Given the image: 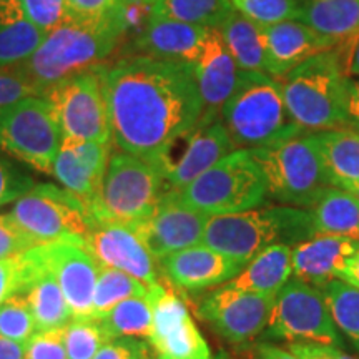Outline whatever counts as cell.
Instances as JSON below:
<instances>
[{
    "label": "cell",
    "mask_w": 359,
    "mask_h": 359,
    "mask_svg": "<svg viewBox=\"0 0 359 359\" xmlns=\"http://www.w3.org/2000/svg\"><path fill=\"white\" fill-rule=\"evenodd\" d=\"M336 359H356V358H353V356H348V354H344L343 351H339L338 348H336Z\"/></svg>",
    "instance_id": "obj_55"
},
{
    "label": "cell",
    "mask_w": 359,
    "mask_h": 359,
    "mask_svg": "<svg viewBox=\"0 0 359 359\" xmlns=\"http://www.w3.org/2000/svg\"><path fill=\"white\" fill-rule=\"evenodd\" d=\"M348 116L349 122H359V80L348 82Z\"/></svg>",
    "instance_id": "obj_50"
},
{
    "label": "cell",
    "mask_w": 359,
    "mask_h": 359,
    "mask_svg": "<svg viewBox=\"0 0 359 359\" xmlns=\"http://www.w3.org/2000/svg\"><path fill=\"white\" fill-rule=\"evenodd\" d=\"M130 27V2L123 11L98 20L65 17L45 34L37 50L19 67L39 95L62 80L105 64Z\"/></svg>",
    "instance_id": "obj_2"
},
{
    "label": "cell",
    "mask_w": 359,
    "mask_h": 359,
    "mask_svg": "<svg viewBox=\"0 0 359 359\" xmlns=\"http://www.w3.org/2000/svg\"><path fill=\"white\" fill-rule=\"evenodd\" d=\"M208 32L206 27L148 17L145 27L133 40V48L138 55L193 65L203 50Z\"/></svg>",
    "instance_id": "obj_23"
},
{
    "label": "cell",
    "mask_w": 359,
    "mask_h": 359,
    "mask_svg": "<svg viewBox=\"0 0 359 359\" xmlns=\"http://www.w3.org/2000/svg\"><path fill=\"white\" fill-rule=\"evenodd\" d=\"M34 187L32 175L25 173L19 165L0 155V208L15 203Z\"/></svg>",
    "instance_id": "obj_39"
},
{
    "label": "cell",
    "mask_w": 359,
    "mask_h": 359,
    "mask_svg": "<svg viewBox=\"0 0 359 359\" xmlns=\"http://www.w3.org/2000/svg\"><path fill=\"white\" fill-rule=\"evenodd\" d=\"M338 331H343L359 349V290L341 280L320 286Z\"/></svg>",
    "instance_id": "obj_35"
},
{
    "label": "cell",
    "mask_w": 359,
    "mask_h": 359,
    "mask_svg": "<svg viewBox=\"0 0 359 359\" xmlns=\"http://www.w3.org/2000/svg\"><path fill=\"white\" fill-rule=\"evenodd\" d=\"M233 8L258 25L299 20L304 4L299 0H230Z\"/></svg>",
    "instance_id": "obj_37"
},
{
    "label": "cell",
    "mask_w": 359,
    "mask_h": 359,
    "mask_svg": "<svg viewBox=\"0 0 359 359\" xmlns=\"http://www.w3.org/2000/svg\"><path fill=\"white\" fill-rule=\"evenodd\" d=\"M97 320L109 339L150 338L154 308L147 293V296L125 299Z\"/></svg>",
    "instance_id": "obj_33"
},
{
    "label": "cell",
    "mask_w": 359,
    "mask_h": 359,
    "mask_svg": "<svg viewBox=\"0 0 359 359\" xmlns=\"http://www.w3.org/2000/svg\"><path fill=\"white\" fill-rule=\"evenodd\" d=\"M348 75L359 77V40H358V43L354 45V48L351 50V55H349Z\"/></svg>",
    "instance_id": "obj_52"
},
{
    "label": "cell",
    "mask_w": 359,
    "mask_h": 359,
    "mask_svg": "<svg viewBox=\"0 0 359 359\" xmlns=\"http://www.w3.org/2000/svg\"><path fill=\"white\" fill-rule=\"evenodd\" d=\"M268 336L291 343L339 346L341 338L321 290L302 280H290L276 294Z\"/></svg>",
    "instance_id": "obj_12"
},
{
    "label": "cell",
    "mask_w": 359,
    "mask_h": 359,
    "mask_svg": "<svg viewBox=\"0 0 359 359\" xmlns=\"http://www.w3.org/2000/svg\"><path fill=\"white\" fill-rule=\"evenodd\" d=\"M193 72L203 105L200 122L219 120V111L235 90L240 69L217 29H210Z\"/></svg>",
    "instance_id": "obj_20"
},
{
    "label": "cell",
    "mask_w": 359,
    "mask_h": 359,
    "mask_svg": "<svg viewBox=\"0 0 359 359\" xmlns=\"http://www.w3.org/2000/svg\"><path fill=\"white\" fill-rule=\"evenodd\" d=\"M25 258L29 268H27V280L22 294L29 303L35 327L37 331L64 327L74 318V314L57 278L40 258L37 246L27 250Z\"/></svg>",
    "instance_id": "obj_24"
},
{
    "label": "cell",
    "mask_w": 359,
    "mask_h": 359,
    "mask_svg": "<svg viewBox=\"0 0 359 359\" xmlns=\"http://www.w3.org/2000/svg\"><path fill=\"white\" fill-rule=\"evenodd\" d=\"M257 359H296L294 354L290 353V349H281L271 344H262L258 348Z\"/></svg>",
    "instance_id": "obj_51"
},
{
    "label": "cell",
    "mask_w": 359,
    "mask_h": 359,
    "mask_svg": "<svg viewBox=\"0 0 359 359\" xmlns=\"http://www.w3.org/2000/svg\"><path fill=\"white\" fill-rule=\"evenodd\" d=\"M42 97L55 114L62 140L114 143L100 65L52 85Z\"/></svg>",
    "instance_id": "obj_11"
},
{
    "label": "cell",
    "mask_w": 359,
    "mask_h": 359,
    "mask_svg": "<svg viewBox=\"0 0 359 359\" xmlns=\"http://www.w3.org/2000/svg\"><path fill=\"white\" fill-rule=\"evenodd\" d=\"M37 333L25 296L17 293L0 304V336L27 343Z\"/></svg>",
    "instance_id": "obj_38"
},
{
    "label": "cell",
    "mask_w": 359,
    "mask_h": 359,
    "mask_svg": "<svg viewBox=\"0 0 359 359\" xmlns=\"http://www.w3.org/2000/svg\"><path fill=\"white\" fill-rule=\"evenodd\" d=\"M275 298L231 288L224 283L200 303L198 313L231 343H246L268 327Z\"/></svg>",
    "instance_id": "obj_14"
},
{
    "label": "cell",
    "mask_w": 359,
    "mask_h": 359,
    "mask_svg": "<svg viewBox=\"0 0 359 359\" xmlns=\"http://www.w3.org/2000/svg\"><path fill=\"white\" fill-rule=\"evenodd\" d=\"M64 327L37 331L25 343V359H67Z\"/></svg>",
    "instance_id": "obj_41"
},
{
    "label": "cell",
    "mask_w": 359,
    "mask_h": 359,
    "mask_svg": "<svg viewBox=\"0 0 359 359\" xmlns=\"http://www.w3.org/2000/svg\"><path fill=\"white\" fill-rule=\"evenodd\" d=\"M83 248L100 264L128 273L147 286L158 283L156 259L133 228L92 218Z\"/></svg>",
    "instance_id": "obj_17"
},
{
    "label": "cell",
    "mask_w": 359,
    "mask_h": 359,
    "mask_svg": "<svg viewBox=\"0 0 359 359\" xmlns=\"http://www.w3.org/2000/svg\"><path fill=\"white\" fill-rule=\"evenodd\" d=\"M0 359H25V343L0 336Z\"/></svg>",
    "instance_id": "obj_49"
},
{
    "label": "cell",
    "mask_w": 359,
    "mask_h": 359,
    "mask_svg": "<svg viewBox=\"0 0 359 359\" xmlns=\"http://www.w3.org/2000/svg\"><path fill=\"white\" fill-rule=\"evenodd\" d=\"M359 250V241L341 236L314 235L293 248V275L318 286L338 278L346 259Z\"/></svg>",
    "instance_id": "obj_25"
},
{
    "label": "cell",
    "mask_w": 359,
    "mask_h": 359,
    "mask_svg": "<svg viewBox=\"0 0 359 359\" xmlns=\"http://www.w3.org/2000/svg\"><path fill=\"white\" fill-rule=\"evenodd\" d=\"M8 215L37 245L65 241L83 246L92 222L82 200L52 183H35L12 203Z\"/></svg>",
    "instance_id": "obj_9"
},
{
    "label": "cell",
    "mask_w": 359,
    "mask_h": 359,
    "mask_svg": "<svg viewBox=\"0 0 359 359\" xmlns=\"http://www.w3.org/2000/svg\"><path fill=\"white\" fill-rule=\"evenodd\" d=\"M175 193L182 203L210 217L250 212L268 195L262 168L248 148L231 151Z\"/></svg>",
    "instance_id": "obj_7"
},
{
    "label": "cell",
    "mask_w": 359,
    "mask_h": 359,
    "mask_svg": "<svg viewBox=\"0 0 359 359\" xmlns=\"http://www.w3.org/2000/svg\"><path fill=\"white\" fill-rule=\"evenodd\" d=\"M233 11L230 0H158L148 8V17L218 29Z\"/></svg>",
    "instance_id": "obj_32"
},
{
    "label": "cell",
    "mask_w": 359,
    "mask_h": 359,
    "mask_svg": "<svg viewBox=\"0 0 359 359\" xmlns=\"http://www.w3.org/2000/svg\"><path fill=\"white\" fill-rule=\"evenodd\" d=\"M263 34L266 40V74L276 80L285 77L308 58L336 47L330 39L299 20L266 25L263 27Z\"/></svg>",
    "instance_id": "obj_22"
},
{
    "label": "cell",
    "mask_w": 359,
    "mask_h": 359,
    "mask_svg": "<svg viewBox=\"0 0 359 359\" xmlns=\"http://www.w3.org/2000/svg\"><path fill=\"white\" fill-rule=\"evenodd\" d=\"M67 359H93L109 343L100 323L90 316H75L64 327Z\"/></svg>",
    "instance_id": "obj_36"
},
{
    "label": "cell",
    "mask_w": 359,
    "mask_h": 359,
    "mask_svg": "<svg viewBox=\"0 0 359 359\" xmlns=\"http://www.w3.org/2000/svg\"><path fill=\"white\" fill-rule=\"evenodd\" d=\"M140 359H147V358H145V356H142V358H140Z\"/></svg>",
    "instance_id": "obj_59"
},
{
    "label": "cell",
    "mask_w": 359,
    "mask_h": 359,
    "mask_svg": "<svg viewBox=\"0 0 359 359\" xmlns=\"http://www.w3.org/2000/svg\"><path fill=\"white\" fill-rule=\"evenodd\" d=\"M160 264L170 281L190 291L224 285L245 266L201 243L168 255Z\"/></svg>",
    "instance_id": "obj_21"
},
{
    "label": "cell",
    "mask_w": 359,
    "mask_h": 359,
    "mask_svg": "<svg viewBox=\"0 0 359 359\" xmlns=\"http://www.w3.org/2000/svg\"><path fill=\"white\" fill-rule=\"evenodd\" d=\"M142 356H145L142 344L130 338H118L103 344L93 359H140Z\"/></svg>",
    "instance_id": "obj_46"
},
{
    "label": "cell",
    "mask_w": 359,
    "mask_h": 359,
    "mask_svg": "<svg viewBox=\"0 0 359 359\" xmlns=\"http://www.w3.org/2000/svg\"><path fill=\"white\" fill-rule=\"evenodd\" d=\"M288 349L291 354H294L296 359H336V346L296 341L290 344Z\"/></svg>",
    "instance_id": "obj_47"
},
{
    "label": "cell",
    "mask_w": 359,
    "mask_h": 359,
    "mask_svg": "<svg viewBox=\"0 0 359 359\" xmlns=\"http://www.w3.org/2000/svg\"><path fill=\"white\" fill-rule=\"evenodd\" d=\"M163 175L150 161L127 151H111L100 193L90 217L138 228L155 213L165 195Z\"/></svg>",
    "instance_id": "obj_6"
},
{
    "label": "cell",
    "mask_w": 359,
    "mask_h": 359,
    "mask_svg": "<svg viewBox=\"0 0 359 359\" xmlns=\"http://www.w3.org/2000/svg\"><path fill=\"white\" fill-rule=\"evenodd\" d=\"M114 143L83 142L64 138L53 160L50 175L65 190L82 200L87 208L100 193Z\"/></svg>",
    "instance_id": "obj_18"
},
{
    "label": "cell",
    "mask_w": 359,
    "mask_h": 359,
    "mask_svg": "<svg viewBox=\"0 0 359 359\" xmlns=\"http://www.w3.org/2000/svg\"><path fill=\"white\" fill-rule=\"evenodd\" d=\"M34 95H39L37 88L19 65L0 67V110Z\"/></svg>",
    "instance_id": "obj_40"
},
{
    "label": "cell",
    "mask_w": 359,
    "mask_h": 359,
    "mask_svg": "<svg viewBox=\"0 0 359 359\" xmlns=\"http://www.w3.org/2000/svg\"><path fill=\"white\" fill-rule=\"evenodd\" d=\"M62 133L50 103L42 95L22 98L0 110V151L50 175Z\"/></svg>",
    "instance_id": "obj_10"
},
{
    "label": "cell",
    "mask_w": 359,
    "mask_h": 359,
    "mask_svg": "<svg viewBox=\"0 0 359 359\" xmlns=\"http://www.w3.org/2000/svg\"><path fill=\"white\" fill-rule=\"evenodd\" d=\"M343 190H348L349 193H353L354 196L359 200V183H354V185H349L346 188H343Z\"/></svg>",
    "instance_id": "obj_54"
},
{
    "label": "cell",
    "mask_w": 359,
    "mask_h": 359,
    "mask_svg": "<svg viewBox=\"0 0 359 359\" xmlns=\"http://www.w3.org/2000/svg\"><path fill=\"white\" fill-rule=\"evenodd\" d=\"M291 275H293V250L290 245L278 243L268 246L253 259H250L226 285L250 293L276 296L290 281Z\"/></svg>",
    "instance_id": "obj_26"
},
{
    "label": "cell",
    "mask_w": 359,
    "mask_h": 359,
    "mask_svg": "<svg viewBox=\"0 0 359 359\" xmlns=\"http://www.w3.org/2000/svg\"><path fill=\"white\" fill-rule=\"evenodd\" d=\"M37 251L57 278L74 318L88 316L100 263L83 246L65 241L37 245Z\"/></svg>",
    "instance_id": "obj_19"
},
{
    "label": "cell",
    "mask_w": 359,
    "mask_h": 359,
    "mask_svg": "<svg viewBox=\"0 0 359 359\" xmlns=\"http://www.w3.org/2000/svg\"><path fill=\"white\" fill-rule=\"evenodd\" d=\"M219 120L236 150L273 147L304 132L286 109L280 80L263 72L240 70L235 90L219 111Z\"/></svg>",
    "instance_id": "obj_3"
},
{
    "label": "cell",
    "mask_w": 359,
    "mask_h": 359,
    "mask_svg": "<svg viewBox=\"0 0 359 359\" xmlns=\"http://www.w3.org/2000/svg\"><path fill=\"white\" fill-rule=\"evenodd\" d=\"M348 127H349V130H353V132L359 133V122H348V125L344 128H348Z\"/></svg>",
    "instance_id": "obj_56"
},
{
    "label": "cell",
    "mask_w": 359,
    "mask_h": 359,
    "mask_svg": "<svg viewBox=\"0 0 359 359\" xmlns=\"http://www.w3.org/2000/svg\"><path fill=\"white\" fill-rule=\"evenodd\" d=\"M100 72L118 150L155 165L198 125L203 105L193 65L133 53Z\"/></svg>",
    "instance_id": "obj_1"
},
{
    "label": "cell",
    "mask_w": 359,
    "mask_h": 359,
    "mask_svg": "<svg viewBox=\"0 0 359 359\" xmlns=\"http://www.w3.org/2000/svg\"><path fill=\"white\" fill-rule=\"evenodd\" d=\"M25 251L15 257L0 259V304L11 296L22 293L27 280Z\"/></svg>",
    "instance_id": "obj_43"
},
{
    "label": "cell",
    "mask_w": 359,
    "mask_h": 359,
    "mask_svg": "<svg viewBox=\"0 0 359 359\" xmlns=\"http://www.w3.org/2000/svg\"><path fill=\"white\" fill-rule=\"evenodd\" d=\"M154 308L150 343L167 359H212L208 344L177 294L156 283L148 286Z\"/></svg>",
    "instance_id": "obj_15"
},
{
    "label": "cell",
    "mask_w": 359,
    "mask_h": 359,
    "mask_svg": "<svg viewBox=\"0 0 359 359\" xmlns=\"http://www.w3.org/2000/svg\"><path fill=\"white\" fill-rule=\"evenodd\" d=\"M348 82L343 55L334 48L308 58L280 79L291 118L309 132L346 127Z\"/></svg>",
    "instance_id": "obj_4"
},
{
    "label": "cell",
    "mask_w": 359,
    "mask_h": 359,
    "mask_svg": "<svg viewBox=\"0 0 359 359\" xmlns=\"http://www.w3.org/2000/svg\"><path fill=\"white\" fill-rule=\"evenodd\" d=\"M128 2L130 4H137V6H140V7L150 8L155 2H158V0H128Z\"/></svg>",
    "instance_id": "obj_53"
},
{
    "label": "cell",
    "mask_w": 359,
    "mask_h": 359,
    "mask_svg": "<svg viewBox=\"0 0 359 359\" xmlns=\"http://www.w3.org/2000/svg\"><path fill=\"white\" fill-rule=\"evenodd\" d=\"M299 22L334 45L344 43L359 32V0H309Z\"/></svg>",
    "instance_id": "obj_31"
},
{
    "label": "cell",
    "mask_w": 359,
    "mask_h": 359,
    "mask_svg": "<svg viewBox=\"0 0 359 359\" xmlns=\"http://www.w3.org/2000/svg\"><path fill=\"white\" fill-rule=\"evenodd\" d=\"M235 150L222 120L198 122L168 148L155 167L163 175L167 190H182Z\"/></svg>",
    "instance_id": "obj_13"
},
{
    "label": "cell",
    "mask_w": 359,
    "mask_h": 359,
    "mask_svg": "<svg viewBox=\"0 0 359 359\" xmlns=\"http://www.w3.org/2000/svg\"><path fill=\"white\" fill-rule=\"evenodd\" d=\"M210 215L178 200L175 190L165 191L155 213L135 228L156 262L177 251L201 243Z\"/></svg>",
    "instance_id": "obj_16"
},
{
    "label": "cell",
    "mask_w": 359,
    "mask_h": 359,
    "mask_svg": "<svg viewBox=\"0 0 359 359\" xmlns=\"http://www.w3.org/2000/svg\"><path fill=\"white\" fill-rule=\"evenodd\" d=\"M128 7V0H65L69 19L98 20Z\"/></svg>",
    "instance_id": "obj_44"
},
{
    "label": "cell",
    "mask_w": 359,
    "mask_h": 359,
    "mask_svg": "<svg viewBox=\"0 0 359 359\" xmlns=\"http://www.w3.org/2000/svg\"><path fill=\"white\" fill-rule=\"evenodd\" d=\"M314 235L359 241V200L343 188L327 187L311 206Z\"/></svg>",
    "instance_id": "obj_28"
},
{
    "label": "cell",
    "mask_w": 359,
    "mask_h": 359,
    "mask_svg": "<svg viewBox=\"0 0 359 359\" xmlns=\"http://www.w3.org/2000/svg\"><path fill=\"white\" fill-rule=\"evenodd\" d=\"M251 155L262 168L266 193L286 205L311 206L331 187L314 135L255 148Z\"/></svg>",
    "instance_id": "obj_8"
},
{
    "label": "cell",
    "mask_w": 359,
    "mask_h": 359,
    "mask_svg": "<svg viewBox=\"0 0 359 359\" xmlns=\"http://www.w3.org/2000/svg\"><path fill=\"white\" fill-rule=\"evenodd\" d=\"M37 243L17 224L11 215H0V259L15 257Z\"/></svg>",
    "instance_id": "obj_45"
},
{
    "label": "cell",
    "mask_w": 359,
    "mask_h": 359,
    "mask_svg": "<svg viewBox=\"0 0 359 359\" xmlns=\"http://www.w3.org/2000/svg\"><path fill=\"white\" fill-rule=\"evenodd\" d=\"M156 359H167V358H163V356H158Z\"/></svg>",
    "instance_id": "obj_58"
},
{
    "label": "cell",
    "mask_w": 359,
    "mask_h": 359,
    "mask_svg": "<svg viewBox=\"0 0 359 359\" xmlns=\"http://www.w3.org/2000/svg\"><path fill=\"white\" fill-rule=\"evenodd\" d=\"M148 286L128 273L120 271V269L100 264L98 269V280L95 285L92 298V309H90V318H100L116 304L125 302L128 298H138V296H147Z\"/></svg>",
    "instance_id": "obj_34"
},
{
    "label": "cell",
    "mask_w": 359,
    "mask_h": 359,
    "mask_svg": "<svg viewBox=\"0 0 359 359\" xmlns=\"http://www.w3.org/2000/svg\"><path fill=\"white\" fill-rule=\"evenodd\" d=\"M27 19L45 34L67 17L65 0H22Z\"/></svg>",
    "instance_id": "obj_42"
},
{
    "label": "cell",
    "mask_w": 359,
    "mask_h": 359,
    "mask_svg": "<svg viewBox=\"0 0 359 359\" xmlns=\"http://www.w3.org/2000/svg\"><path fill=\"white\" fill-rule=\"evenodd\" d=\"M314 137L331 185L346 188L359 183V133L339 128L326 130Z\"/></svg>",
    "instance_id": "obj_30"
},
{
    "label": "cell",
    "mask_w": 359,
    "mask_h": 359,
    "mask_svg": "<svg viewBox=\"0 0 359 359\" xmlns=\"http://www.w3.org/2000/svg\"><path fill=\"white\" fill-rule=\"evenodd\" d=\"M212 359H233L231 356H230V354H226V353H218L217 354V356H215V358H212Z\"/></svg>",
    "instance_id": "obj_57"
},
{
    "label": "cell",
    "mask_w": 359,
    "mask_h": 359,
    "mask_svg": "<svg viewBox=\"0 0 359 359\" xmlns=\"http://www.w3.org/2000/svg\"><path fill=\"white\" fill-rule=\"evenodd\" d=\"M217 30L235 58L238 69L266 74L268 58L263 25H258L257 22L233 11Z\"/></svg>",
    "instance_id": "obj_29"
},
{
    "label": "cell",
    "mask_w": 359,
    "mask_h": 359,
    "mask_svg": "<svg viewBox=\"0 0 359 359\" xmlns=\"http://www.w3.org/2000/svg\"><path fill=\"white\" fill-rule=\"evenodd\" d=\"M314 236L311 213L294 206H273L217 215L206 223L201 245L246 264L268 246L299 245Z\"/></svg>",
    "instance_id": "obj_5"
},
{
    "label": "cell",
    "mask_w": 359,
    "mask_h": 359,
    "mask_svg": "<svg viewBox=\"0 0 359 359\" xmlns=\"http://www.w3.org/2000/svg\"><path fill=\"white\" fill-rule=\"evenodd\" d=\"M336 280H341L348 285L354 286V288L359 290V250L353 255L351 258L346 259L344 266L341 268L338 273V278Z\"/></svg>",
    "instance_id": "obj_48"
},
{
    "label": "cell",
    "mask_w": 359,
    "mask_h": 359,
    "mask_svg": "<svg viewBox=\"0 0 359 359\" xmlns=\"http://www.w3.org/2000/svg\"><path fill=\"white\" fill-rule=\"evenodd\" d=\"M43 37V30L27 19L22 0H0V67L24 64Z\"/></svg>",
    "instance_id": "obj_27"
}]
</instances>
